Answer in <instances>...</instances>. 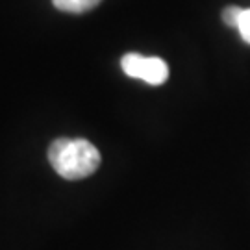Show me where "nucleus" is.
<instances>
[{
	"mask_svg": "<svg viewBox=\"0 0 250 250\" xmlns=\"http://www.w3.org/2000/svg\"><path fill=\"white\" fill-rule=\"evenodd\" d=\"M52 169L65 180H82L100 167V152L87 139L60 137L48 146Z\"/></svg>",
	"mask_w": 250,
	"mask_h": 250,
	"instance_id": "1",
	"label": "nucleus"
},
{
	"mask_svg": "<svg viewBox=\"0 0 250 250\" xmlns=\"http://www.w3.org/2000/svg\"><path fill=\"white\" fill-rule=\"evenodd\" d=\"M121 67L126 76L143 80L150 85H161L169 78V65L161 58H146L141 54H125Z\"/></svg>",
	"mask_w": 250,
	"mask_h": 250,
	"instance_id": "2",
	"label": "nucleus"
},
{
	"mask_svg": "<svg viewBox=\"0 0 250 250\" xmlns=\"http://www.w3.org/2000/svg\"><path fill=\"white\" fill-rule=\"evenodd\" d=\"M102 0H52V4L65 13H85L99 6Z\"/></svg>",
	"mask_w": 250,
	"mask_h": 250,
	"instance_id": "3",
	"label": "nucleus"
},
{
	"mask_svg": "<svg viewBox=\"0 0 250 250\" xmlns=\"http://www.w3.org/2000/svg\"><path fill=\"white\" fill-rule=\"evenodd\" d=\"M241 15H243V8H237V6H228V8L223 9L224 24H226V26H230V28H237Z\"/></svg>",
	"mask_w": 250,
	"mask_h": 250,
	"instance_id": "4",
	"label": "nucleus"
},
{
	"mask_svg": "<svg viewBox=\"0 0 250 250\" xmlns=\"http://www.w3.org/2000/svg\"><path fill=\"white\" fill-rule=\"evenodd\" d=\"M237 30H239V34H241L243 41L250 45V9H243V15H241V19H239Z\"/></svg>",
	"mask_w": 250,
	"mask_h": 250,
	"instance_id": "5",
	"label": "nucleus"
}]
</instances>
